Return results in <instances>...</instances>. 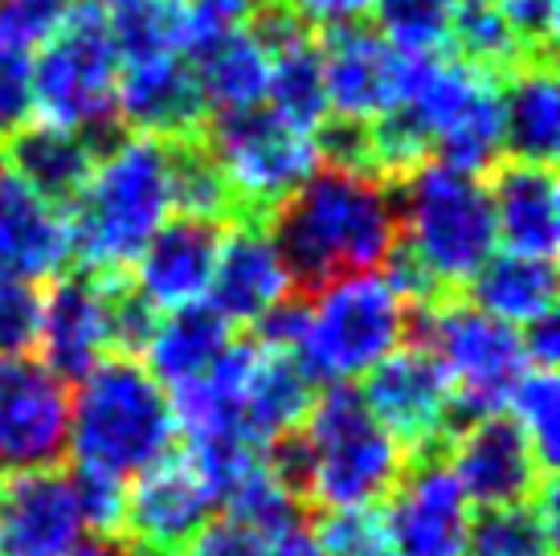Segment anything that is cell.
<instances>
[{
    "mask_svg": "<svg viewBox=\"0 0 560 556\" xmlns=\"http://www.w3.org/2000/svg\"><path fill=\"white\" fill-rule=\"evenodd\" d=\"M275 246L299 294L385 266L397 246V205L381 176L315 169L270 213Z\"/></svg>",
    "mask_w": 560,
    "mask_h": 556,
    "instance_id": "cell-1",
    "label": "cell"
},
{
    "mask_svg": "<svg viewBox=\"0 0 560 556\" xmlns=\"http://www.w3.org/2000/svg\"><path fill=\"white\" fill-rule=\"evenodd\" d=\"M168 143L148 136H119L94 160L79 197L66 205L70 258H79V270L124 278V270L140 258V250L168 221Z\"/></svg>",
    "mask_w": 560,
    "mask_h": 556,
    "instance_id": "cell-2",
    "label": "cell"
},
{
    "mask_svg": "<svg viewBox=\"0 0 560 556\" xmlns=\"http://www.w3.org/2000/svg\"><path fill=\"white\" fill-rule=\"evenodd\" d=\"M176 442V414L164 385L143 369L140 356L110 352L79 381L70 397V442L74 466L107 475H140L160 463Z\"/></svg>",
    "mask_w": 560,
    "mask_h": 556,
    "instance_id": "cell-3",
    "label": "cell"
},
{
    "mask_svg": "<svg viewBox=\"0 0 560 556\" xmlns=\"http://www.w3.org/2000/svg\"><path fill=\"white\" fill-rule=\"evenodd\" d=\"M397 205V246L451 294L467 287L495 254V213L475 172L425 160L405 172L393 193Z\"/></svg>",
    "mask_w": 560,
    "mask_h": 556,
    "instance_id": "cell-4",
    "label": "cell"
},
{
    "mask_svg": "<svg viewBox=\"0 0 560 556\" xmlns=\"http://www.w3.org/2000/svg\"><path fill=\"white\" fill-rule=\"evenodd\" d=\"M312 450L307 508L352 511L385 503L409 466V454L348 385H327L303 421Z\"/></svg>",
    "mask_w": 560,
    "mask_h": 556,
    "instance_id": "cell-5",
    "label": "cell"
},
{
    "mask_svg": "<svg viewBox=\"0 0 560 556\" xmlns=\"http://www.w3.org/2000/svg\"><path fill=\"white\" fill-rule=\"evenodd\" d=\"M405 344L425 348L451 381V438L470 421L499 414L532 369L520 327L499 324L487 311L454 299L409 308Z\"/></svg>",
    "mask_w": 560,
    "mask_h": 556,
    "instance_id": "cell-6",
    "label": "cell"
},
{
    "mask_svg": "<svg viewBox=\"0 0 560 556\" xmlns=\"http://www.w3.org/2000/svg\"><path fill=\"white\" fill-rule=\"evenodd\" d=\"M409 303L389 287V278L364 270L327 282L307 303V327L295 344L299 369L312 385H343L376 369L405 344Z\"/></svg>",
    "mask_w": 560,
    "mask_h": 556,
    "instance_id": "cell-7",
    "label": "cell"
},
{
    "mask_svg": "<svg viewBox=\"0 0 560 556\" xmlns=\"http://www.w3.org/2000/svg\"><path fill=\"white\" fill-rule=\"evenodd\" d=\"M119 54L110 42L107 13L94 4H70L62 25L37 46L33 58V111L42 124L74 127L103 143V127H115Z\"/></svg>",
    "mask_w": 560,
    "mask_h": 556,
    "instance_id": "cell-8",
    "label": "cell"
},
{
    "mask_svg": "<svg viewBox=\"0 0 560 556\" xmlns=\"http://www.w3.org/2000/svg\"><path fill=\"white\" fill-rule=\"evenodd\" d=\"M401 103L430 139V160L475 176L495 169V160L503 155L495 74L463 58L421 54L409 58Z\"/></svg>",
    "mask_w": 560,
    "mask_h": 556,
    "instance_id": "cell-9",
    "label": "cell"
},
{
    "mask_svg": "<svg viewBox=\"0 0 560 556\" xmlns=\"http://www.w3.org/2000/svg\"><path fill=\"white\" fill-rule=\"evenodd\" d=\"M234 193V217H262L279 209L315 169V136L279 119L270 107L225 111L205 143Z\"/></svg>",
    "mask_w": 560,
    "mask_h": 556,
    "instance_id": "cell-10",
    "label": "cell"
},
{
    "mask_svg": "<svg viewBox=\"0 0 560 556\" xmlns=\"http://www.w3.org/2000/svg\"><path fill=\"white\" fill-rule=\"evenodd\" d=\"M360 397L369 414L397 438L409 459L446 454L451 442V381L434 356L401 344L376 369L364 372Z\"/></svg>",
    "mask_w": 560,
    "mask_h": 556,
    "instance_id": "cell-11",
    "label": "cell"
},
{
    "mask_svg": "<svg viewBox=\"0 0 560 556\" xmlns=\"http://www.w3.org/2000/svg\"><path fill=\"white\" fill-rule=\"evenodd\" d=\"M218 508L213 487L188 454H164L127 487L124 528L115 541L127 556H180Z\"/></svg>",
    "mask_w": 560,
    "mask_h": 556,
    "instance_id": "cell-12",
    "label": "cell"
},
{
    "mask_svg": "<svg viewBox=\"0 0 560 556\" xmlns=\"http://www.w3.org/2000/svg\"><path fill=\"white\" fill-rule=\"evenodd\" d=\"M70 442V393L42 360L0 356V471L58 466Z\"/></svg>",
    "mask_w": 560,
    "mask_h": 556,
    "instance_id": "cell-13",
    "label": "cell"
},
{
    "mask_svg": "<svg viewBox=\"0 0 560 556\" xmlns=\"http://www.w3.org/2000/svg\"><path fill=\"white\" fill-rule=\"evenodd\" d=\"M124 278H103L91 270L62 275L49 294H42V364L62 385H79L82 377L115 352L110 336V311H115V287Z\"/></svg>",
    "mask_w": 560,
    "mask_h": 556,
    "instance_id": "cell-14",
    "label": "cell"
},
{
    "mask_svg": "<svg viewBox=\"0 0 560 556\" xmlns=\"http://www.w3.org/2000/svg\"><path fill=\"white\" fill-rule=\"evenodd\" d=\"M446 459L467 503H479V508L524 503L552 479L524 430L503 414H487L463 426L446 442Z\"/></svg>",
    "mask_w": 560,
    "mask_h": 556,
    "instance_id": "cell-15",
    "label": "cell"
},
{
    "mask_svg": "<svg viewBox=\"0 0 560 556\" xmlns=\"http://www.w3.org/2000/svg\"><path fill=\"white\" fill-rule=\"evenodd\" d=\"M324 66V99L336 119L373 124L385 111H393L405 94L409 58L364 25H340L324 33L319 46Z\"/></svg>",
    "mask_w": 560,
    "mask_h": 556,
    "instance_id": "cell-16",
    "label": "cell"
},
{
    "mask_svg": "<svg viewBox=\"0 0 560 556\" xmlns=\"http://www.w3.org/2000/svg\"><path fill=\"white\" fill-rule=\"evenodd\" d=\"M389 536L401 556H463L467 553L470 503L446 454L409 459L405 475L389 491L385 511Z\"/></svg>",
    "mask_w": 560,
    "mask_h": 556,
    "instance_id": "cell-17",
    "label": "cell"
},
{
    "mask_svg": "<svg viewBox=\"0 0 560 556\" xmlns=\"http://www.w3.org/2000/svg\"><path fill=\"white\" fill-rule=\"evenodd\" d=\"M205 115H209V103H205L201 82L192 74L188 58L156 54V58L119 66L115 119L131 136H148L160 143L201 139Z\"/></svg>",
    "mask_w": 560,
    "mask_h": 556,
    "instance_id": "cell-18",
    "label": "cell"
},
{
    "mask_svg": "<svg viewBox=\"0 0 560 556\" xmlns=\"http://www.w3.org/2000/svg\"><path fill=\"white\" fill-rule=\"evenodd\" d=\"M221 230L218 263L209 278V308L230 327L258 324L266 311L279 308L287 294H295L291 275L275 246L270 221L262 217H234Z\"/></svg>",
    "mask_w": 560,
    "mask_h": 556,
    "instance_id": "cell-19",
    "label": "cell"
},
{
    "mask_svg": "<svg viewBox=\"0 0 560 556\" xmlns=\"http://www.w3.org/2000/svg\"><path fill=\"white\" fill-rule=\"evenodd\" d=\"M82 536L79 499L58 466L0 479V556H70Z\"/></svg>",
    "mask_w": 560,
    "mask_h": 556,
    "instance_id": "cell-20",
    "label": "cell"
},
{
    "mask_svg": "<svg viewBox=\"0 0 560 556\" xmlns=\"http://www.w3.org/2000/svg\"><path fill=\"white\" fill-rule=\"evenodd\" d=\"M221 225L201 217H172L136 258V291L156 311H180L209 294V278L218 263Z\"/></svg>",
    "mask_w": 560,
    "mask_h": 556,
    "instance_id": "cell-21",
    "label": "cell"
},
{
    "mask_svg": "<svg viewBox=\"0 0 560 556\" xmlns=\"http://www.w3.org/2000/svg\"><path fill=\"white\" fill-rule=\"evenodd\" d=\"M70 263V221L62 205L33 193L0 169V270L21 278H54Z\"/></svg>",
    "mask_w": 560,
    "mask_h": 556,
    "instance_id": "cell-22",
    "label": "cell"
},
{
    "mask_svg": "<svg viewBox=\"0 0 560 556\" xmlns=\"http://www.w3.org/2000/svg\"><path fill=\"white\" fill-rule=\"evenodd\" d=\"M491 213L495 233L515 254L532 258H552L560 242V185L552 164H528V160H508L491 169Z\"/></svg>",
    "mask_w": 560,
    "mask_h": 556,
    "instance_id": "cell-23",
    "label": "cell"
},
{
    "mask_svg": "<svg viewBox=\"0 0 560 556\" xmlns=\"http://www.w3.org/2000/svg\"><path fill=\"white\" fill-rule=\"evenodd\" d=\"M103 155L98 139L74 127H54V124H25L9 136V172L21 176L33 193H42L54 205H70L82 193L86 176H91L94 160Z\"/></svg>",
    "mask_w": 560,
    "mask_h": 556,
    "instance_id": "cell-24",
    "label": "cell"
},
{
    "mask_svg": "<svg viewBox=\"0 0 560 556\" xmlns=\"http://www.w3.org/2000/svg\"><path fill=\"white\" fill-rule=\"evenodd\" d=\"M315 405L312 377L299 369L295 352L254 344L246 385H242V430L254 447H270L282 433L303 430Z\"/></svg>",
    "mask_w": 560,
    "mask_h": 556,
    "instance_id": "cell-25",
    "label": "cell"
},
{
    "mask_svg": "<svg viewBox=\"0 0 560 556\" xmlns=\"http://www.w3.org/2000/svg\"><path fill=\"white\" fill-rule=\"evenodd\" d=\"M503 152L528 164H552L560 148V91L552 58H524L499 86Z\"/></svg>",
    "mask_w": 560,
    "mask_h": 556,
    "instance_id": "cell-26",
    "label": "cell"
},
{
    "mask_svg": "<svg viewBox=\"0 0 560 556\" xmlns=\"http://www.w3.org/2000/svg\"><path fill=\"white\" fill-rule=\"evenodd\" d=\"M107 25L119 66L156 54L192 58L213 33L225 30L218 16L197 9L192 0H124L119 9H110Z\"/></svg>",
    "mask_w": 560,
    "mask_h": 556,
    "instance_id": "cell-27",
    "label": "cell"
},
{
    "mask_svg": "<svg viewBox=\"0 0 560 556\" xmlns=\"http://www.w3.org/2000/svg\"><path fill=\"white\" fill-rule=\"evenodd\" d=\"M230 344H234V327L213 308L192 303V308L168 311L164 320H156L152 336L143 344V356H148L143 369L168 389L192 385L218 364Z\"/></svg>",
    "mask_w": 560,
    "mask_h": 556,
    "instance_id": "cell-28",
    "label": "cell"
},
{
    "mask_svg": "<svg viewBox=\"0 0 560 556\" xmlns=\"http://www.w3.org/2000/svg\"><path fill=\"white\" fill-rule=\"evenodd\" d=\"M470 308L487 311L491 320L508 327H528L552 315L557 308V270L552 258L532 254H491L467 282Z\"/></svg>",
    "mask_w": 560,
    "mask_h": 556,
    "instance_id": "cell-29",
    "label": "cell"
},
{
    "mask_svg": "<svg viewBox=\"0 0 560 556\" xmlns=\"http://www.w3.org/2000/svg\"><path fill=\"white\" fill-rule=\"evenodd\" d=\"M192 74L201 82V94L209 111H249L262 107L266 78H270V54L246 30V25H225L205 42L192 58Z\"/></svg>",
    "mask_w": 560,
    "mask_h": 556,
    "instance_id": "cell-30",
    "label": "cell"
},
{
    "mask_svg": "<svg viewBox=\"0 0 560 556\" xmlns=\"http://www.w3.org/2000/svg\"><path fill=\"white\" fill-rule=\"evenodd\" d=\"M470 556H557V479L524 503L479 508L467 524Z\"/></svg>",
    "mask_w": 560,
    "mask_h": 556,
    "instance_id": "cell-31",
    "label": "cell"
},
{
    "mask_svg": "<svg viewBox=\"0 0 560 556\" xmlns=\"http://www.w3.org/2000/svg\"><path fill=\"white\" fill-rule=\"evenodd\" d=\"M266 99H270V111L299 131H315L327 119L324 66H319V46L312 42V30L295 33L270 49Z\"/></svg>",
    "mask_w": 560,
    "mask_h": 556,
    "instance_id": "cell-32",
    "label": "cell"
},
{
    "mask_svg": "<svg viewBox=\"0 0 560 556\" xmlns=\"http://www.w3.org/2000/svg\"><path fill=\"white\" fill-rule=\"evenodd\" d=\"M168 176L172 209H180V217H201V221H218V225L234 221V193L201 139L168 143Z\"/></svg>",
    "mask_w": 560,
    "mask_h": 556,
    "instance_id": "cell-33",
    "label": "cell"
},
{
    "mask_svg": "<svg viewBox=\"0 0 560 556\" xmlns=\"http://www.w3.org/2000/svg\"><path fill=\"white\" fill-rule=\"evenodd\" d=\"M451 42L458 46L463 62L479 66L495 78L524 62V49L515 42L499 0H458L451 21Z\"/></svg>",
    "mask_w": 560,
    "mask_h": 556,
    "instance_id": "cell-34",
    "label": "cell"
},
{
    "mask_svg": "<svg viewBox=\"0 0 560 556\" xmlns=\"http://www.w3.org/2000/svg\"><path fill=\"white\" fill-rule=\"evenodd\" d=\"M458 0H369L376 33L405 58L438 54L451 42V21Z\"/></svg>",
    "mask_w": 560,
    "mask_h": 556,
    "instance_id": "cell-35",
    "label": "cell"
},
{
    "mask_svg": "<svg viewBox=\"0 0 560 556\" xmlns=\"http://www.w3.org/2000/svg\"><path fill=\"white\" fill-rule=\"evenodd\" d=\"M508 405H512V421L532 442L540 466L552 475L560 459V385L557 377H552V369L524 372L520 385L512 389Z\"/></svg>",
    "mask_w": 560,
    "mask_h": 556,
    "instance_id": "cell-36",
    "label": "cell"
},
{
    "mask_svg": "<svg viewBox=\"0 0 560 556\" xmlns=\"http://www.w3.org/2000/svg\"><path fill=\"white\" fill-rule=\"evenodd\" d=\"M315 541L324 556H401L389 536V524L376 508L315 511Z\"/></svg>",
    "mask_w": 560,
    "mask_h": 556,
    "instance_id": "cell-37",
    "label": "cell"
},
{
    "mask_svg": "<svg viewBox=\"0 0 560 556\" xmlns=\"http://www.w3.org/2000/svg\"><path fill=\"white\" fill-rule=\"evenodd\" d=\"M42 332V291L33 278L0 270V356H25Z\"/></svg>",
    "mask_w": 560,
    "mask_h": 556,
    "instance_id": "cell-38",
    "label": "cell"
},
{
    "mask_svg": "<svg viewBox=\"0 0 560 556\" xmlns=\"http://www.w3.org/2000/svg\"><path fill=\"white\" fill-rule=\"evenodd\" d=\"M70 487H74L86 532H94V536H119V528H124V499H127L124 479L107 475V471H94V466H74Z\"/></svg>",
    "mask_w": 560,
    "mask_h": 556,
    "instance_id": "cell-39",
    "label": "cell"
},
{
    "mask_svg": "<svg viewBox=\"0 0 560 556\" xmlns=\"http://www.w3.org/2000/svg\"><path fill=\"white\" fill-rule=\"evenodd\" d=\"M70 0H0V46L33 49L62 25Z\"/></svg>",
    "mask_w": 560,
    "mask_h": 556,
    "instance_id": "cell-40",
    "label": "cell"
},
{
    "mask_svg": "<svg viewBox=\"0 0 560 556\" xmlns=\"http://www.w3.org/2000/svg\"><path fill=\"white\" fill-rule=\"evenodd\" d=\"M33 115V54L0 46V136H13Z\"/></svg>",
    "mask_w": 560,
    "mask_h": 556,
    "instance_id": "cell-41",
    "label": "cell"
},
{
    "mask_svg": "<svg viewBox=\"0 0 560 556\" xmlns=\"http://www.w3.org/2000/svg\"><path fill=\"white\" fill-rule=\"evenodd\" d=\"M557 4L560 0H499V9L508 16V25H512L524 58H552Z\"/></svg>",
    "mask_w": 560,
    "mask_h": 556,
    "instance_id": "cell-42",
    "label": "cell"
},
{
    "mask_svg": "<svg viewBox=\"0 0 560 556\" xmlns=\"http://www.w3.org/2000/svg\"><path fill=\"white\" fill-rule=\"evenodd\" d=\"M180 556H270V541H262L258 532H249L230 516H221V520H209Z\"/></svg>",
    "mask_w": 560,
    "mask_h": 556,
    "instance_id": "cell-43",
    "label": "cell"
},
{
    "mask_svg": "<svg viewBox=\"0 0 560 556\" xmlns=\"http://www.w3.org/2000/svg\"><path fill=\"white\" fill-rule=\"evenodd\" d=\"M287 13H295L303 25L315 30H340V25H357L369 13V0H279Z\"/></svg>",
    "mask_w": 560,
    "mask_h": 556,
    "instance_id": "cell-44",
    "label": "cell"
},
{
    "mask_svg": "<svg viewBox=\"0 0 560 556\" xmlns=\"http://www.w3.org/2000/svg\"><path fill=\"white\" fill-rule=\"evenodd\" d=\"M524 356L532 369H557L560 360V327L557 315H545L536 324L524 327Z\"/></svg>",
    "mask_w": 560,
    "mask_h": 556,
    "instance_id": "cell-45",
    "label": "cell"
},
{
    "mask_svg": "<svg viewBox=\"0 0 560 556\" xmlns=\"http://www.w3.org/2000/svg\"><path fill=\"white\" fill-rule=\"evenodd\" d=\"M270 556H324V548H319V541H315L312 524L303 520V524L287 528L282 536L270 541Z\"/></svg>",
    "mask_w": 560,
    "mask_h": 556,
    "instance_id": "cell-46",
    "label": "cell"
},
{
    "mask_svg": "<svg viewBox=\"0 0 560 556\" xmlns=\"http://www.w3.org/2000/svg\"><path fill=\"white\" fill-rule=\"evenodd\" d=\"M192 4L205 9L209 16H218L221 25H237L242 16L254 13V4H258V0H192Z\"/></svg>",
    "mask_w": 560,
    "mask_h": 556,
    "instance_id": "cell-47",
    "label": "cell"
},
{
    "mask_svg": "<svg viewBox=\"0 0 560 556\" xmlns=\"http://www.w3.org/2000/svg\"><path fill=\"white\" fill-rule=\"evenodd\" d=\"M70 556H127V548L115 536H94V541H82Z\"/></svg>",
    "mask_w": 560,
    "mask_h": 556,
    "instance_id": "cell-48",
    "label": "cell"
},
{
    "mask_svg": "<svg viewBox=\"0 0 560 556\" xmlns=\"http://www.w3.org/2000/svg\"><path fill=\"white\" fill-rule=\"evenodd\" d=\"M86 4H94V9H103V13H110V9H119L124 0H86Z\"/></svg>",
    "mask_w": 560,
    "mask_h": 556,
    "instance_id": "cell-49",
    "label": "cell"
}]
</instances>
